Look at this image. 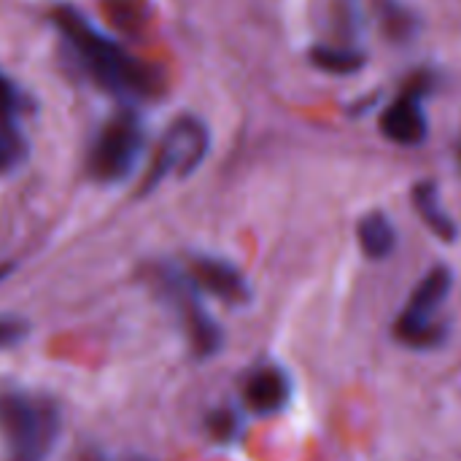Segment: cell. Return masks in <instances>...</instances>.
Here are the masks:
<instances>
[{
    "label": "cell",
    "instance_id": "cell-1",
    "mask_svg": "<svg viewBox=\"0 0 461 461\" xmlns=\"http://www.w3.org/2000/svg\"><path fill=\"white\" fill-rule=\"evenodd\" d=\"M51 22L59 30L62 41L70 46L73 57L89 73V78L111 95L127 100H149L162 92L159 73L135 54H130L119 41L97 30L92 19H86L81 11L59 5L51 14Z\"/></svg>",
    "mask_w": 461,
    "mask_h": 461
},
{
    "label": "cell",
    "instance_id": "cell-2",
    "mask_svg": "<svg viewBox=\"0 0 461 461\" xmlns=\"http://www.w3.org/2000/svg\"><path fill=\"white\" fill-rule=\"evenodd\" d=\"M0 435L11 461H46L59 435V413L49 400L22 392L3 394Z\"/></svg>",
    "mask_w": 461,
    "mask_h": 461
},
{
    "label": "cell",
    "instance_id": "cell-3",
    "mask_svg": "<svg viewBox=\"0 0 461 461\" xmlns=\"http://www.w3.org/2000/svg\"><path fill=\"white\" fill-rule=\"evenodd\" d=\"M451 286H454V276L443 265L421 278V284L416 286V292L411 294L405 311L394 324V335L400 343L416 351H429L446 340V324L438 319V313L448 300Z\"/></svg>",
    "mask_w": 461,
    "mask_h": 461
},
{
    "label": "cell",
    "instance_id": "cell-4",
    "mask_svg": "<svg viewBox=\"0 0 461 461\" xmlns=\"http://www.w3.org/2000/svg\"><path fill=\"white\" fill-rule=\"evenodd\" d=\"M146 146L143 135V122L135 111H122L113 119L105 122L100 135L92 143L89 159H86V173L89 178L100 184H119L124 181Z\"/></svg>",
    "mask_w": 461,
    "mask_h": 461
},
{
    "label": "cell",
    "instance_id": "cell-5",
    "mask_svg": "<svg viewBox=\"0 0 461 461\" xmlns=\"http://www.w3.org/2000/svg\"><path fill=\"white\" fill-rule=\"evenodd\" d=\"M208 154V130L194 116H181L170 124L165 138L157 146L154 162L143 181V192L159 186L167 178H184L200 167Z\"/></svg>",
    "mask_w": 461,
    "mask_h": 461
},
{
    "label": "cell",
    "instance_id": "cell-6",
    "mask_svg": "<svg viewBox=\"0 0 461 461\" xmlns=\"http://www.w3.org/2000/svg\"><path fill=\"white\" fill-rule=\"evenodd\" d=\"M159 284H162V292L167 294V300L176 305L189 338H192V346L197 348V354L208 357L213 351H219L221 346V330L219 324L205 313V308L200 305L197 300V286L192 284V278H184L178 270H170L165 267L159 273Z\"/></svg>",
    "mask_w": 461,
    "mask_h": 461
},
{
    "label": "cell",
    "instance_id": "cell-7",
    "mask_svg": "<svg viewBox=\"0 0 461 461\" xmlns=\"http://www.w3.org/2000/svg\"><path fill=\"white\" fill-rule=\"evenodd\" d=\"M22 113H24V95L16 89V84H11L0 73V176L14 170L27 154Z\"/></svg>",
    "mask_w": 461,
    "mask_h": 461
},
{
    "label": "cell",
    "instance_id": "cell-8",
    "mask_svg": "<svg viewBox=\"0 0 461 461\" xmlns=\"http://www.w3.org/2000/svg\"><path fill=\"white\" fill-rule=\"evenodd\" d=\"M192 284L211 292L213 297H219L230 305H243L251 297L249 284L240 276V270L232 267L230 262L213 259V257L192 259Z\"/></svg>",
    "mask_w": 461,
    "mask_h": 461
},
{
    "label": "cell",
    "instance_id": "cell-9",
    "mask_svg": "<svg viewBox=\"0 0 461 461\" xmlns=\"http://www.w3.org/2000/svg\"><path fill=\"white\" fill-rule=\"evenodd\" d=\"M292 397V381L278 365H262L257 367L243 386L246 405L259 416H273L289 405Z\"/></svg>",
    "mask_w": 461,
    "mask_h": 461
},
{
    "label": "cell",
    "instance_id": "cell-10",
    "mask_svg": "<svg viewBox=\"0 0 461 461\" xmlns=\"http://www.w3.org/2000/svg\"><path fill=\"white\" fill-rule=\"evenodd\" d=\"M381 130L389 140L394 143H402V146H413V143H421L424 135H427V122H424V113L419 108V100L413 92L402 95L400 100H394L384 116H381Z\"/></svg>",
    "mask_w": 461,
    "mask_h": 461
},
{
    "label": "cell",
    "instance_id": "cell-11",
    "mask_svg": "<svg viewBox=\"0 0 461 461\" xmlns=\"http://www.w3.org/2000/svg\"><path fill=\"white\" fill-rule=\"evenodd\" d=\"M413 205L419 211V216L427 221V227L443 238V240H454L456 238V224L451 221V216L438 205V192H435V184L424 181L413 189Z\"/></svg>",
    "mask_w": 461,
    "mask_h": 461
},
{
    "label": "cell",
    "instance_id": "cell-12",
    "mask_svg": "<svg viewBox=\"0 0 461 461\" xmlns=\"http://www.w3.org/2000/svg\"><path fill=\"white\" fill-rule=\"evenodd\" d=\"M359 243H362V251L370 259L389 257L394 251V243H397V235H394L392 221L384 213H367L359 221Z\"/></svg>",
    "mask_w": 461,
    "mask_h": 461
},
{
    "label": "cell",
    "instance_id": "cell-13",
    "mask_svg": "<svg viewBox=\"0 0 461 461\" xmlns=\"http://www.w3.org/2000/svg\"><path fill=\"white\" fill-rule=\"evenodd\" d=\"M311 59L330 73H354L362 68V54L357 51H346V49H332V46H319L313 49Z\"/></svg>",
    "mask_w": 461,
    "mask_h": 461
},
{
    "label": "cell",
    "instance_id": "cell-14",
    "mask_svg": "<svg viewBox=\"0 0 461 461\" xmlns=\"http://www.w3.org/2000/svg\"><path fill=\"white\" fill-rule=\"evenodd\" d=\"M24 338V324L16 319H0V346H11Z\"/></svg>",
    "mask_w": 461,
    "mask_h": 461
},
{
    "label": "cell",
    "instance_id": "cell-15",
    "mask_svg": "<svg viewBox=\"0 0 461 461\" xmlns=\"http://www.w3.org/2000/svg\"><path fill=\"white\" fill-rule=\"evenodd\" d=\"M235 416L232 413H227V411H221V413H216V419H213V432H216V438H221V440H230L232 435H235Z\"/></svg>",
    "mask_w": 461,
    "mask_h": 461
},
{
    "label": "cell",
    "instance_id": "cell-16",
    "mask_svg": "<svg viewBox=\"0 0 461 461\" xmlns=\"http://www.w3.org/2000/svg\"><path fill=\"white\" fill-rule=\"evenodd\" d=\"M11 273V265H0V281Z\"/></svg>",
    "mask_w": 461,
    "mask_h": 461
},
{
    "label": "cell",
    "instance_id": "cell-17",
    "mask_svg": "<svg viewBox=\"0 0 461 461\" xmlns=\"http://www.w3.org/2000/svg\"><path fill=\"white\" fill-rule=\"evenodd\" d=\"M459 165H461V146H459Z\"/></svg>",
    "mask_w": 461,
    "mask_h": 461
}]
</instances>
